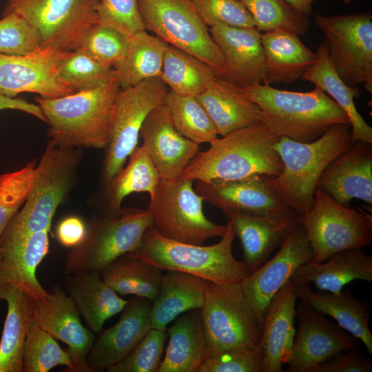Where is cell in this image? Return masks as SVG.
<instances>
[{"instance_id": "obj_1", "label": "cell", "mask_w": 372, "mask_h": 372, "mask_svg": "<svg viewBox=\"0 0 372 372\" xmlns=\"http://www.w3.org/2000/svg\"><path fill=\"white\" fill-rule=\"evenodd\" d=\"M280 138L262 121L217 137L190 161L180 178L210 181L253 174L278 176L283 168L275 148Z\"/></svg>"}, {"instance_id": "obj_2", "label": "cell", "mask_w": 372, "mask_h": 372, "mask_svg": "<svg viewBox=\"0 0 372 372\" xmlns=\"http://www.w3.org/2000/svg\"><path fill=\"white\" fill-rule=\"evenodd\" d=\"M120 90L115 77L90 90L55 98L37 96L48 125L49 141L63 148H105Z\"/></svg>"}, {"instance_id": "obj_3", "label": "cell", "mask_w": 372, "mask_h": 372, "mask_svg": "<svg viewBox=\"0 0 372 372\" xmlns=\"http://www.w3.org/2000/svg\"><path fill=\"white\" fill-rule=\"evenodd\" d=\"M350 128L349 123L335 124L311 142L282 136L276 144L283 168L278 176H269L270 187L283 205L300 217L311 209L317 183L324 169L355 142Z\"/></svg>"}, {"instance_id": "obj_4", "label": "cell", "mask_w": 372, "mask_h": 372, "mask_svg": "<svg viewBox=\"0 0 372 372\" xmlns=\"http://www.w3.org/2000/svg\"><path fill=\"white\" fill-rule=\"evenodd\" d=\"M238 88L259 106L261 121L280 137L309 143L335 124L349 123L344 110L316 86L305 92L278 90L265 83Z\"/></svg>"}, {"instance_id": "obj_5", "label": "cell", "mask_w": 372, "mask_h": 372, "mask_svg": "<svg viewBox=\"0 0 372 372\" xmlns=\"http://www.w3.org/2000/svg\"><path fill=\"white\" fill-rule=\"evenodd\" d=\"M236 233L231 220L221 240L209 246L183 243L161 236L152 226L130 254L162 270L193 274L219 285L240 283L251 272L235 258L232 244Z\"/></svg>"}, {"instance_id": "obj_6", "label": "cell", "mask_w": 372, "mask_h": 372, "mask_svg": "<svg viewBox=\"0 0 372 372\" xmlns=\"http://www.w3.org/2000/svg\"><path fill=\"white\" fill-rule=\"evenodd\" d=\"M79 161L74 148L58 147L48 141L36 165L23 207L10 222L2 242L51 227L56 209L72 186Z\"/></svg>"}, {"instance_id": "obj_7", "label": "cell", "mask_w": 372, "mask_h": 372, "mask_svg": "<svg viewBox=\"0 0 372 372\" xmlns=\"http://www.w3.org/2000/svg\"><path fill=\"white\" fill-rule=\"evenodd\" d=\"M200 311L208 357L229 349L260 347L262 326L240 283L209 282Z\"/></svg>"}, {"instance_id": "obj_8", "label": "cell", "mask_w": 372, "mask_h": 372, "mask_svg": "<svg viewBox=\"0 0 372 372\" xmlns=\"http://www.w3.org/2000/svg\"><path fill=\"white\" fill-rule=\"evenodd\" d=\"M138 5L145 30L210 65L223 76V54L192 0H138Z\"/></svg>"}, {"instance_id": "obj_9", "label": "cell", "mask_w": 372, "mask_h": 372, "mask_svg": "<svg viewBox=\"0 0 372 372\" xmlns=\"http://www.w3.org/2000/svg\"><path fill=\"white\" fill-rule=\"evenodd\" d=\"M193 181L160 179L148 211L152 227L167 239L201 245L206 240L223 237L227 225L216 224L203 212V200L193 188Z\"/></svg>"}, {"instance_id": "obj_10", "label": "cell", "mask_w": 372, "mask_h": 372, "mask_svg": "<svg viewBox=\"0 0 372 372\" xmlns=\"http://www.w3.org/2000/svg\"><path fill=\"white\" fill-rule=\"evenodd\" d=\"M300 220L314 263L343 250L369 247L372 242L371 216L339 203L320 189H316L313 206Z\"/></svg>"}, {"instance_id": "obj_11", "label": "cell", "mask_w": 372, "mask_h": 372, "mask_svg": "<svg viewBox=\"0 0 372 372\" xmlns=\"http://www.w3.org/2000/svg\"><path fill=\"white\" fill-rule=\"evenodd\" d=\"M151 226L148 209L133 207L121 209L117 217L103 216L93 221L87 227L84 241L69 252L64 273L100 272L119 256L134 250Z\"/></svg>"}, {"instance_id": "obj_12", "label": "cell", "mask_w": 372, "mask_h": 372, "mask_svg": "<svg viewBox=\"0 0 372 372\" xmlns=\"http://www.w3.org/2000/svg\"><path fill=\"white\" fill-rule=\"evenodd\" d=\"M323 43L341 79L350 87L364 84L372 91V13L316 14Z\"/></svg>"}, {"instance_id": "obj_13", "label": "cell", "mask_w": 372, "mask_h": 372, "mask_svg": "<svg viewBox=\"0 0 372 372\" xmlns=\"http://www.w3.org/2000/svg\"><path fill=\"white\" fill-rule=\"evenodd\" d=\"M11 12L38 30L42 46L64 51L79 48L99 23L98 0H7L3 15Z\"/></svg>"}, {"instance_id": "obj_14", "label": "cell", "mask_w": 372, "mask_h": 372, "mask_svg": "<svg viewBox=\"0 0 372 372\" xmlns=\"http://www.w3.org/2000/svg\"><path fill=\"white\" fill-rule=\"evenodd\" d=\"M168 87L160 77L148 79L121 89L116 100L110 135L103 162L104 184L123 167L136 147L140 131L148 114L164 103Z\"/></svg>"}, {"instance_id": "obj_15", "label": "cell", "mask_w": 372, "mask_h": 372, "mask_svg": "<svg viewBox=\"0 0 372 372\" xmlns=\"http://www.w3.org/2000/svg\"><path fill=\"white\" fill-rule=\"evenodd\" d=\"M30 319L68 347L72 361L71 372H92L87 355L96 339L94 333L81 322L72 300L59 285H54L45 297H28Z\"/></svg>"}, {"instance_id": "obj_16", "label": "cell", "mask_w": 372, "mask_h": 372, "mask_svg": "<svg viewBox=\"0 0 372 372\" xmlns=\"http://www.w3.org/2000/svg\"><path fill=\"white\" fill-rule=\"evenodd\" d=\"M71 52L41 46L24 55L0 54V92L10 97L30 92L44 98L73 93L58 74L60 63Z\"/></svg>"}, {"instance_id": "obj_17", "label": "cell", "mask_w": 372, "mask_h": 372, "mask_svg": "<svg viewBox=\"0 0 372 372\" xmlns=\"http://www.w3.org/2000/svg\"><path fill=\"white\" fill-rule=\"evenodd\" d=\"M296 331L287 372H311L336 354L358 347L351 333L328 320L302 300L296 307Z\"/></svg>"}, {"instance_id": "obj_18", "label": "cell", "mask_w": 372, "mask_h": 372, "mask_svg": "<svg viewBox=\"0 0 372 372\" xmlns=\"http://www.w3.org/2000/svg\"><path fill=\"white\" fill-rule=\"evenodd\" d=\"M312 256L305 229L300 223L287 236L271 259L240 283L261 326L271 300L301 265L311 260Z\"/></svg>"}, {"instance_id": "obj_19", "label": "cell", "mask_w": 372, "mask_h": 372, "mask_svg": "<svg viewBox=\"0 0 372 372\" xmlns=\"http://www.w3.org/2000/svg\"><path fill=\"white\" fill-rule=\"evenodd\" d=\"M269 178L266 174H253L233 180H197L194 190L226 216L231 214L267 216L287 207L271 190Z\"/></svg>"}, {"instance_id": "obj_20", "label": "cell", "mask_w": 372, "mask_h": 372, "mask_svg": "<svg viewBox=\"0 0 372 372\" xmlns=\"http://www.w3.org/2000/svg\"><path fill=\"white\" fill-rule=\"evenodd\" d=\"M139 136L163 180L179 179L200 149L199 145L184 137L176 130L165 103L148 114Z\"/></svg>"}, {"instance_id": "obj_21", "label": "cell", "mask_w": 372, "mask_h": 372, "mask_svg": "<svg viewBox=\"0 0 372 372\" xmlns=\"http://www.w3.org/2000/svg\"><path fill=\"white\" fill-rule=\"evenodd\" d=\"M152 301L141 297L127 300L119 320L101 331L87 355L92 372L107 369L125 358L152 328Z\"/></svg>"}, {"instance_id": "obj_22", "label": "cell", "mask_w": 372, "mask_h": 372, "mask_svg": "<svg viewBox=\"0 0 372 372\" xmlns=\"http://www.w3.org/2000/svg\"><path fill=\"white\" fill-rule=\"evenodd\" d=\"M209 29L224 59L222 79L238 87L265 83V57L259 30L225 25Z\"/></svg>"}, {"instance_id": "obj_23", "label": "cell", "mask_w": 372, "mask_h": 372, "mask_svg": "<svg viewBox=\"0 0 372 372\" xmlns=\"http://www.w3.org/2000/svg\"><path fill=\"white\" fill-rule=\"evenodd\" d=\"M316 189L345 206L355 198L371 204L372 143L356 141L336 156L320 175Z\"/></svg>"}, {"instance_id": "obj_24", "label": "cell", "mask_w": 372, "mask_h": 372, "mask_svg": "<svg viewBox=\"0 0 372 372\" xmlns=\"http://www.w3.org/2000/svg\"><path fill=\"white\" fill-rule=\"evenodd\" d=\"M236 236L242 246L244 262L251 272L258 269L300 223V216L287 207L267 216L231 214Z\"/></svg>"}, {"instance_id": "obj_25", "label": "cell", "mask_w": 372, "mask_h": 372, "mask_svg": "<svg viewBox=\"0 0 372 372\" xmlns=\"http://www.w3.org/2000/svg\"><path fill=\"white\" fill-rule=\"evenodd\" d=\"M50 228L23 238L3 240L0 254V280L32 299L47 296L37 278V269L49 250Z\"/></svg>"}, {"instance_id": "obj_26", "label": "cell", "mask_w": 372, "mask_h": 372, "mask_svg": "<svg viewBox=\"0 0 372 372\" xmlns=\"http://www.w3.org/2000/svg\"><path fill=\"white\" fill-rule=\"evenodd\" d=\"M296 288L289 280L269 302L263 318L260 347L263 372H282L291 351L296 329Z\"/></svg>"}, {"instance_id": "obj_27", "label": "cell", "mask_w": 372, "mask_h": 372, "mask_svg": "<svg viewBox=\"0 0 372 372\" xmlns=\"http://www.w3.org/2000/svg\"><path fill=\"white\" fill-rule=\"evenodd\" d=\"M355 280L372 282V256L362 249L337 252L320 263L309 261L296 271L290 281L296 288L311 283L320 291L339 293Z\"/></svg>"}, {"instance_id": "obj_28", "label": "cell", "mask_w": 372, "mask_h": 372, "mask_svg": "<svg viewBox=\"0 0 372 372\" xmlns=\"http://www.w3.org/2000/svg\"><path fill=\"white\" fill-rule=\"evenodd\" d=\"M63 285L88 328L96 333H99L105 322L121 313L127 303L103 280L99 271L66 275Z\"/></svg>"}, {"instance_id": "obj_29", "label": "cell", "mask_w": 372, "mask_h": 372, "mask_svg": "<svg viewBox=\"0 0 372 372\" xmlns=\"http://www.w3.org/2000/svg\"><path fill=\"white\" fill-rule=\"evenodd\" d=\"M196 98L204 107L216 129L223 136L234 130L259 123V106L247 98L238 87L215 77Z\"/></svg>"}, {"instance_id": "obj_30", "label": "cell", "mask_w": 372, "mask_h": 372, "mask_svg": "<svg viewBox=\"0 0 372 372\" xmlns=\"http://www.w3.org/2000/svg\"><path fill=\"white\" fill-rule=\"evenodd\" d=\"M166 331L169 340L157 372H197L208 357L200 309L180 314Z\"/></svg>"}, {"instance_id": "obj_31", "label": "cell", "mask_w": 372, "mask_h": 372, "mask_svg": "<svg viewBox=\"0 0 372 372\" xmlns=\"http://www.w3.org/2000/svg\"><path fill=\"white\" fill-rule=\"evenodd\" d=\"M296 294L297 299L305 302L318 313L334 318L340 327L359 339L368 353L372 354L371 309L368 303L354 298L349 290L339 293L314 291L309 285H304L296 288Z\"/></svg>"}, {"instance_id": "obj_32", "label": "cell", "mask_w": 372, "mask_h": 372, "mask_svg": "<svg viewBox=\"0 0 372 372\" xmlns=\"http://www.w3.org/2000/svg\"><path fill=\"white\" fill-rule=\"evenodd\" d=\"M265 80V84L291 83L301 78L314 63L316 52L307 48L298 36L287 30L261 34Z\"/></svg>"}, {"instance_id": "obj_33", "label": "cell", "mask_w": 372, "mask_h": 372, "mask_svg": "<svg viewBox=\"0 0 372 372\" xmlns=\"http://www.w3.org/2000/svg\"><path fill=\"white\" fill-rule=\"evenodd\" d=\"M209 281L178 271L163 275L158 293L152 301V328L166 331L167 325L180 314L203 305Z\"/></svg>"}, {"instance_id": "obj_34", "label": "cell", "mask_w": 372, "mask_h": 372, "mask_svg": "<svg viewBox=\"0 0 372 372\" xmlns=\"http://www.w3.org/2000/svg\"><path fill=\"white\" fill-rule=\"evenodd\" d=\"M316 52V61L300 79L322 89L344 110L349 118L354 141L372 143V128L358 112L354 103V99L360 96V90L358 87L348 86L341 79L323 43L319 45Z\"/></svg>"}, {"instance_id": "obj_35", "label": "cell", "mask_w": 372, "mask_h": 372, "mask_svg": "<svg viewBox=\"0 0 372 372\" xmlns=\"http://www.w3.org/2000/svg\"><path fill=\"white\" fill-rule=\"evenodd\" d=\"M130 161L105 185L104 217L119 216L123 200L134 192H147L149 197L154 195L160 176L142 145L136 147L129 156Z\"/></svg>"}, {"instance_id": "obj_36", "label": "cell", "mask_w": 372, "mask_h": 372, "mask_svg": "<svg viewBox=\"0 0 372 372\" xmlns=\"http://www.w3.org/2000/svg\"><path fill=\"white\" fill-rule=\"evenodd\" d=\"M169 45L145 30L132 34L124 57L114 66L121 89L160 77L164 56Z\"/></svg>"}, {"instance_id": "obj_37", "label": "cell", "mask_w": 372, "mask_h": 372, "mask_svg": "<svg viewBox=\"0 0 372 372\" xmlns=\"http://www.w3.org/2000/svg\"><path fill=\"white\" fill-rule=\"evenodd\" d=\"M162 271L127 253L110 263L100 275L118 295L131 294L153 301L159 291Z\"/></svg>"}, {"instance_id": "obj_38", "label": "cell", "mask_w": 372, "mask_h": 372, "mask_svg": "<svg viewBox=\"0 0 372 372\" xmlns=\"http://www.w3.org/2000/svg\"><path fill=\"white\" fill-rule=\"evenodd\" d=\"M221 74L194 55L169 45L165 52L160 78L170 90L180 95L196 96L209 81Z\"/></svg>"}, {"instance_id": "obj_39", "label": "cell", "mask_w": 372, "mask_h": 372, "mask_svg": "<svg viewBox=\"0 0 372 372\" xmlns=\"http://www.w3.org/2000/svg\"><path fill=\"white\" fill-rule=\"evenodd\" d=\"M8 309L0 340V372H23V351L30 320L28 297L10 287Z\"/></svg>"}, {"instance_id": "obj_40", "label": "cell", "mask_w": 372, "mask_h": 372, "mask_svg": "<svg viewBox=\"0 0 372 372\" xmlns=\"http://www.w3.org/2000/svg\"><path fill=\"white\" fill-rule=\"evenodd\" d=\"M164 103L174 127L184 137L198 145L210 143L217 138L215 125L196 96L180 95L169 90Z\"/></svg>"}, {"instance_id": "obj_41", "label": "cell", "mask_w": 372, "mask_h": 372, "mask_svg": "<svg viewBox=\"0 0 372 372\" xmlns=\"http://www.w3.org/2000/svg\"><path fill=\"white\" fill-rule=\"evenodd\" d=\"M59 76L73 93L106 85L116 77L112 66L101 63L78 48L59 65Z\"/></svg>"}, {"instance_id": "obj_42", "label": "cell", "mask_w": 372, "mask_h": 372, "mask_svg": "<svg viewBox=\"0 0 372 372\" xmlns=\"http://www.w3.org/2000/svg\"><path fill=\"white\" fill-rule=\"evenodd\" d=\"M71 372L72 361L50 333L30 319L23 351V372H48L56 366Z\"/></svg>"}, {"instance_id": "obj_43", "label": "cell", "mask_w": 372, "mask_h": 372, "mask_svg": "<svg viewBox=\"0 0 372 372\" xmlns=\"http://www.w3.org/2000/svg\"><path fill=\"white\" fill-rule=\"evenodd\" d=\"M260 32L287 30L304 35L310 22L308 16L298 12L286 0H242Z\"/></svg>"}, {"instance_id": "obj_44", "label": "cell", "mask_w": 372, "mask_h": 372, "mask_svg": "<svg viewBox=\"0 0 372 372\" xmlns=\"http://www.w3.org/2000/svg\"><path fill=\"white\" fill-rule=\"evenodd\" d=\"M36 165L33 160L19 170L0 176V254L4 233L31 189Z\"/></svg>"}, {"instance_id": "obj_45", "label": "cell", "mask_w": 372, "mask_h": 372, "mask_svg": "<svg viewBox=\"0 0 372 372\" xmlns=\"http://www.w3.org/2000/svg\"><path fill=\"white\" fill-rule=\"evenodd\" d=\"M130 37L113 26L97 23L89 30L79 48L114 68L125 55Z\"/></svg>"}, {"instance_id": "obj_46", "label": "cell", "mask_w": 372, "mask_h": 372, "mask_svg": "<svg viewBox=\"0 0 372 372\" xmlns=\"http://www.w3.org/2000/svg\"><path fill=\"white\" fill-rule=\"evenodd\" d=\"M166 331L151 328L122 360L109 367V372H156L162 360Z\"/></svg>"}, {"instance_id": "obj_47", "label": "cell", "mask_w": 372, "mask_h": 372, "mask_svg": "<svg viewBox=\"0 0 372 372\" xmlns=\"http://www.w3.org/2000/svg\"><path fill=\"white\" fill-rule=\"evenodd\" d=\"M42 46L38 30L20 14L11 12L0 20V54L24 55Z\"/></svg>"}, {"instance_id": "obj_48", "label": "cell", "mask_w": 372, "mask_h": 372, "mask_svg": "<svg viewBox=\"0 0 372 372\" xmlns=\"http://www.w3.org/2000/svg\"><path fill=\"white\" fill-rule=\"evenodd\" d=\"M205 23L209 28L225 25L255 28L253 18L238 0H192Z\"/></svg>"}, {"instance_id": "obj_49", "label": "cell", "mask_w": 372, "mask_h": 372, "mask_svg": "<svg viewBox=\"0 0 372 372\" xmlns=\"http://www.w3.org/2000/svg\"><path fill=\"white\" fill-rule=\"evenodd\" d=\"M260 347L234 349L207 357L197 372H263Z\"/></svg>"}, {"instance_id": "obj_50", "label": "cell", "mask_w": 372, "mask_h": 372, "mask_svg": "<svg viewBox=\"0 0 372 372\" xmlns=\"http://www.w3.org/2000/svg\"><path fill=\"white\" fill-rule=\"evenodd\" d=\"M99 23L113 26L131 36L145 30L138 0H98Z\"/></svg>"}, {"instance_id": "obj_51", "label": "cell", "mask_w": 372, "mask_h": 372, "mask_svg": "<svg viewBox=\"0 0 372 372\" xmlns=\"http://www.w3.org/2000/svg\"><path fill=\"white\" fill-rule=\"evenodd\" d=\"M371 359L358 348L342 351L318 364L311 372H370Z\"/></svg>"}, {"instance_id": "obj_52", "label": "cell", "mask_w": 372, "mask_h": 372, "mask_svg": "<svg viewBox=\"0 0 372 372\" xmlns=\"http://www.w3.org/2000/svg\"><path fill=\"white\" fill-rule=\"evenodd\" d=\"M58 241L65 247L74 248L80 245L85 239L87 226L77 216H69L62 220L58 225L56 231Z\"/></svg>"}, {"instance_id": "obj_53", "label": "cell", "mask_w": 372, "mask_h": 372, "mask_svg": "<svg viewBox=\"0 0 372 372\" xmlns=\"http://www.w3.org/2000/svg\"><path fill=\"white\" fill-rule=\"evenodd\" d=\"M3 110L22 111L46 123L45 118L37 104L29 103L24 99L10 97L0 92V110Z\"/></svg>"}, {"instance_id": "obj_54", "label": "cell", "mask_w": 372, "mask_h": 372, "mask_svg": "<svg viewBox=\"0 0 372 372\" xmlns=\"http://www.w3.org/2000/svg\"><path fill=\"white\" fill-rule=\"evenodd\" d=\"M298 12L309 16L316 0H286Z\"/></svg>"}, {"instance_id": "obj_55", "label": "cell", "mask_w": 372, "mask_h": 372, "mask_svg": "<svg viewBox=\"0 0 372 372\" xmlns=\"http://www.w3.org/2000/svg\"><path fill=\"white\" fill-rule=\"evenodd\" d=\"M9 286L0 280V299L5 300Z\"/></svg>"}, {"instance_id": "obj_56", "label": "cell", "mask_w": 372, "mask_h": 372, "mask_svg": "<svg viewBox=\"0 0 372 372\" xmlns=\"http://www.w3.org/2000/svg\"><path fill=\"white\" fill-rule=\"evenodd\" d=\"M342 2L344 4H350L353 0H341Z\"/></svg>"}, {"instance_id": "obj_57", "label": "cell", "mask_w": 372, "mask_h": 372, "mask_svg": "<svg viewBox=\"0 0 372 372\" xmlns=\"http://www.w3.org/2000/svg\"><path fill=\"white\" fill-rule=\"evenodd\" d=\"M238 1H241L242 0H238Z\"/></svg>"}]
</instances>
